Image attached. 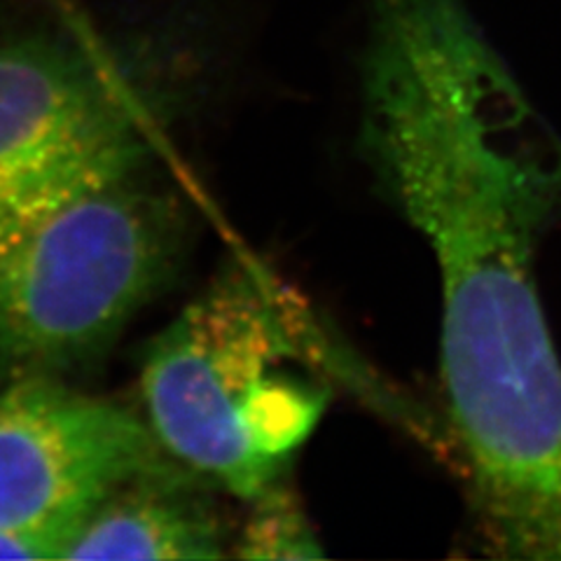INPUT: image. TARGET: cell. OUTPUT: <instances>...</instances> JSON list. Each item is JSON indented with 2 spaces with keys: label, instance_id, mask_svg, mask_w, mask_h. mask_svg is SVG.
<instances>
[{
  "label": "cell",
  "instance_id": "1",
  "mask_svg": "<svg viewBox=\"0 0 561 561\" xmlns=\"http://www.w3.org/2000/svg\"><path fill=\"white\" fill-rule=\"evenodd\" d=\"M360 150L440 272L451 451L484 554L561 561V358L538 290L561 136L463 0H365Z\"/></svg>",
  "mask_w": 561,
  "mask_h": 561
},
{
  "label": "cell",
  "instance_id": "2",
  "mask_svg": "<svg viewBox=\"0 0 561 561\" xmlns=\"http://www.w3.org/2000/svg\"><path fill=\"white\" fill-rule=\"evenodd\" d=\"M300 337L257 276H220L148 348L140 386L157 440L251 503L280 480L325 410L323 386L300 375Z\"/></svg>",
  "mask_w": 561,
  "mask_h": 561
},
{
  "label": "cell",
  "instance_id": "3",
  "mask_svg": "<svg viewBox=\"0 0 561 561\" xmlns=\"http://www.w3.org/2000/svg\"><path fill=\"white\" fill-rule=\"evenodd\" d=\"M113 167L0 214V351L70 365L108 342L169 267L162 206Z\"/></svg>",
  "mask_w": 561,
  "mask_h": 561
},
{
  "label": "cell",
  "instance_id": "4",
  "mask_svg": "<svg viewBox=\"0 0 561 561\" xmlns=\"http://www.w3.org/2000/svg\"><path fill=\"white\" fill-rule=\"evenodd\" d=\"M183 466L117 402L45 377L0 393V531L78 526L122 484Z\"/></svg>",
  "mask_w": 561,
  "mask_h": 561
},
{
  "label": "cell",
  "instance_id": "5",
  "mask_svg": "<svg viewBox=\"0 0 561 561\" xmlns=\"http://www.w3.org/2000/svg\"><path fill=\"white\" fill-rule=\"evenodd\" d=\"M127 90L94 55L0 41V214L94 171L138 164Z\"/></svg>",
  "mask_w": 561,
  "mask_h": 561
},
{
  "label": "cell",
  "instance_id": "6",
  "mask_svg": "<svg viewBox=\"0 0 561 561\" xmlns=\"http://www.w3.org/2000/svg\"><path fill=\"white\" fill-rule=\"evenodd\" d=\"M225 538L185 470L122 484L87 513L64 559L187 561L220 559Z\"/></svg>",
  "mask_w": 561,
  "mask_h": 561
},
{
  "label": "cell",
  "instance_id": "7",
  "mask_svg": "<svg viewBox=\"0 0 561 561\" xmlns=\"http://www.w3.org/2000/svg\"><path fill=\"white\" fill-rule=\"evenodd\" d=\"M253 513L243 526L239 557L245 559H316L319 546L300 503L280 482L267 486L253 501Z\"/></svg>",
  "mask_w": 561,
  "mask_h": 561
},
{
  "label": "cell",
  "instance_id": "8",
  "mask_svg": "<svg viewBox=\"0 0 561 561\" xmlns=\"http://www.w3.org/2000/svg\"><path fill=\"white\" fill-rule=\"evenodd\" d=\"M76 526L45 531H0V559H64Z\"/></svg>",
  "mask_w": 561,
  "mask_h": 561
}]
</instances>
